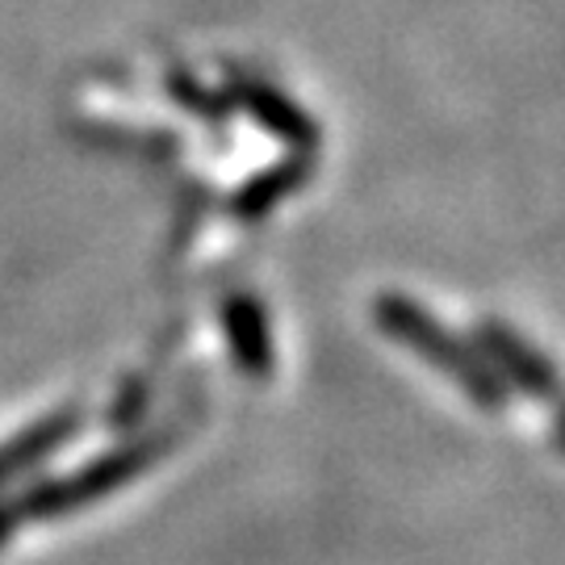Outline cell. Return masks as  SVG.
Wrapping results in <instances>:
<instances>
[{"mask_svg":"<svg viewBox=\"0 0 565 565\" xmlns=\"http://www.w3.org/2000/svg\"><path fill=\"white\" fill-rule=\"evenodd\" d=\"M373 323L382 327L390 340L406 348L411 356H419L431 364L445 382H452L478 411L499 415L511 403V390L499 382V373L486 364L478 352V343L469 335H457L452 327H445L431 310L406 298V294H377L373 298Z\"/></svg>","mask_w":565,"mask_h":565,"instance_id":"cell-1","label":"cell"},{"mask_svg":"<svg viewBox=\"0 0 565 565\" xmlns=\"http://www.w3.org/2000/svg\"><path fill=\"white\" fill-rule=\"evenodd\" d=\"M163 440H142V445H130L121 452H109L97 465H84L81 473L63 478V482H42L34 486L25 499H18L13 507H0V545L9 541V532L30 520H51V515H63V511H76L88 499H102L109 490L126 486L130 478H139V469L156 461L163 452Z\"/></svg>","mask_w":565,"mask_h":565,"instance_id":"cell-2","label":"cell"},{"mask_svg":"<svg viewBox=\"0 0 565 565\" xmlns=\"http://www.w3.org/2000/svg\"><path fill=\"white\" fill-rule=\"evenodd\" d=\"M469 340L478 343V352H482L486 364L499 373V382H503L507 390H520L532 403H545V406H557L565 398L562 369L548 361L536 343H527L511 323L486 315V319H478Z\"/></svg>","mask_w":565,"mask_h":565,"instance_id":"cell-3","label":"cell"},{"mask_svg":"<svg viewBox=\"0 0 565 565\" xmlns=\"http://www.w3.org/2000/svg\"><path fill=\"white\" fill-rule=\"evenodd\" d=\"M223 331L231 340V356L247 377H268L273 373V335H268V315L252 294H231L223 302Z\"/></svg>","mask_w":565,"mask_h":565,"instance_id":"cell-4","label":"cell"},{"mask_svg":"<svg viewBox=\"0 0 565 565\" xmlns=\"http://www.w3.org/2000/svg\"><path fill=\"white\" fill-rule=\"evenodd\" d=\"M239 102L273 139H281L285 147H294V151L315 156V147H319V126H315V118L306 114L302 105H294L285 93H277L273 84H239Z\"/></svg>","mask_w":565,"mask_h":565,"instance_id":"cell-5","label":"cell"},{"mask_svg":"<svg viewBox=\"0 0 565 565\" xmlns=\"http://www.w3.org/2000/svg\"><path fill=\"white\" fill-rule=\"evenodd\" d=\"M310 172H315V156H306V151H294V156H285L281 163H273V168L256 172V177L235 193V205H231L235 218H243V223L264 218L281 198L298 193V189L310 181Z\"/></svg>","mask_w":565,"mask_h":565,"instance_id":"cell-6","label":"cell"},{"mask_svg":"<svg viewBox=\"0 0 565 565\" xmlns=\"http://www.w3.org/2000/svg\"><path fill=\"white\" fill-rule=\"evenodd\" d=\"M72 431H76V415H51L46 424H39L34 431L18 436L9 448H0V482H9V478L21 473L25 465H34L39 457L55 452Z\"/></svg>","mask_w":565,"mask_h":565,"instance_id":"cell-7","label":"cell"},{"mask_svg":"<svg viewBox=\"0 0 565 565\" xmlns=\"http://www.w3.org/2000/svg\"><path fill=\"white\" fill-rule=\"evenodd\" d=\"M553 448L565 457V406L557 411V424H553Z\"/></svg>","mask_w":565,"mask_h":565,"instance_id":"cell-8","label":"cell"}]
</instances>
